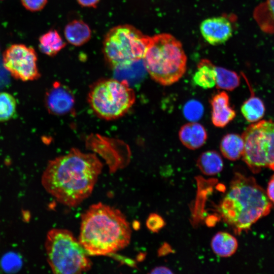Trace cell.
<instances>
[{
  "mask_svg": "<svg viewBox=\"0 0 274 274\" xmlns=\"http://www.w3.org/2000/svg\"><path fill=\"white\" fill-rule=\"evenodd\" d=\"M102 169V164L95 154L73 148L49 161L41 183L59 202L75 207L91 195Z\"/></svg>",
  "mask_w": 274,
  "mask_h": 274,
  "instance_id": "obj_1",
  "label": "cell"
},
{
  "mask_svg": "<svg viewBox=\"0 0 274 274\" xmlns=\"http://www.w3.org/2000/svg\"><path fill=\"white\" fill-rule=\"evenodd\" d=\"M129 223L118 209L98 202L81 216L79 241L88 255L107 256L128 245Z\"/></svg>",
  "mask_w": 274,
  "mask_h": 274,
  "instance_id": "obj_2",
  "label": "cell"
},
{
  "mask_svg": "<svg viewBox=\"0 0 274 274\" xmlns=\"http://www.w3.org/2000/svg\"><path fill=\"white\" fill-rule=\"evenodd\" d=\"M272 202L254 178L235 172L219 211L236 234L247 232L259 219L267 216Z\"/></svg>",
  "mask_w": 274,
  "mask_h": 274,
  "instance_id": "obj_3",
  "label": "cell"
},
{
  "mask_svg": "<svg viewBox=\"0 0 274 274\" xmlns=\"http://www.w3.org/2000/svg\"><path fill=\"white\" fill-rule=\"evenodd\" d=\"M143 60L151 78L163 86L178 81L186 70L187 56L182 45L168 33L151 37Z\"/></svg>",
  "mask_w": 274,
  "mask_h": 274,
  "instance_id": "obj_4",
  "label": "cell"
},
{
  "mask_svg": "<svg viewBox=\"0 0 274 274\" xmlns=\"http://www.w3.org/2000/svg\"><path fill=\"white\" fill-rule=\"evenodd\" d=\"M48 263L54 273L75 274L90 269L88 254L72 232L54 228L47 234L45 242Z\"/></svg>",
  "mask_w": 274,
  "mask_h": 274,
  "instance_id": "obj_5",
  "label": "cell"
},
{
  "mask_svg": "<svg viewBox=\"0 0 274 274\" xmlns=\"http://www.w3.org/2000/svg\"><path fill=\"white\" fill-rule=\"evenodd\" d=\"M151 37L133 26L118 25L111 28L103 41L105 58L111 67L129 65L143 59Z\"/></svg>",
  "mask_w": 274,
  "mask_h": 274,
  "instance_id": "obj_6",
  "label": "cell"
},
{
  "mask_svg": "<svg viewBox=\"0 0 274 274\" xmlns=\"http://www.w3.org/2000/svg\"><path fill=\"white\" fill-rule=\"evenodd\" d=\"M88 99L98 116L110 120L124 115L134 104L135 95L126 81L108 79L93 85Z\"/></svg>",
  "mask_w": 274,
  "mask_h": 274,
  "instance_id": "obj_7",
  "label": "cell"
},
{
  "mask_svg": "<svg viewBox=\"0 0 274 274\" xmlns=\"http://www.w3.org/2000/svg\"><path fill=\"white\" fill-rule=\"evenodd\" d=\"M242 136L243 161L254 174L263 168L274 170V120H261L250 125Z\"/></svg>",
  "mask_w": 274,
  "mask_h": 274,
  "instance_id": "obj_8",
  "label": "cell"
},
{
  "mask_svg": "<svg viewBox=\"0 0 274 274\" xmlns=\"http://www.w3.org/2000/svg\"><path fill=\"white\" fill-rule=\"evenodd\" d=\"M3 63L15 79L26 82L40 77L37 53L31 47L22 44L11 45L3 52Z\"/></svg>",
  "mask_w": 274,
  "mask_h": 274,
  "instance_id": "obj_9",
  "label": "cell"
},
{
  "mask_svg": "<svg viewBox=\"0 0 274 274\" xmlns=\"http://www.w3.org/2000/svg\"><path fill=\"white\" fill-rule=\"evenodd\" d=\"M199 28L203 39L212 45L225 43L231 37L233 31L232 22L224 16L204 19Z\"/></svg>",
  "mask_w": 274,
  "mask_h": 274,
  "instance_id": "obj_10",
  "label": "cell"
},
{
  "mask_svg": "<svg viewBox=\"0 0 274 274\" xmlns=\"http://www.w3.org/2000/svg\"><path fill=\"white\" fill-rule=\"evenodd\" d=\"M212 107L211 119L213 125L222 128L235 117V111L230 106L229 97L225 91L215 94L210 100Z\"/></svg>",
  "mask_w": 274,
  "mask_h": 274,
  "instance_id": "obj_11",
  "label": "cell"
},
{
  "mask_svg": "<svg viewBox=\"0 0 274 274\" xmlns=\"http://www.w3.org/2000/svg\"><path fill=\"white\" fill-rule=\"evenodd\" d=\"M45 103L49 112L59 115L71 110L74 99L72 95L64 87L56 84L47 93Z\"/></svg>",
  "mask_w": 274,
  "mask_h": 274,
  "instance_id": "obj_12",
  "label": "cell"
},
{
  "mask_svg": "<svg viewBox=\"0 0 274 274\" xmlns=\"http://www.w3.org/2000/svg\"><path fill=\"white\" fill-rule=\"evenodd\" d=\"M180 141L186 148L191 150L199 148L206 143L208 135L201 124L191 122L183 125L179 131Z\"/></svg>",
  "mask_w": 274,
  "mask_h": 274,
  "instance_id": "obj_13",
  "label": "cell"
},
{
  "mask_svg": "<svg viewBox=\"0 0 274 274\" xmlns=\"http://www.w3.org/2000/svg\"><path fill=\"white\" fill-rule=\"evenodd\" d=\"M64 36L66 41L75 46H80L91 38V31L89 26L81 20H74L66 25Z\"/></svg>",
  "mask_w": 274,
  "mask_h": 274,
  "instance_id": "obj_14",
  "label": "cell"
},
{
  "mask_svg": "<svg viewBox=\"0 0 274 274\" xmlns=\"http://www.w3.org/2000/svg\"><path fill=\"white\" fill-rule=\"evenodd\" d=\"M253 17L260 29L274 33V0H265L255 9Z\"/></svg>",
  "mask_w": 274,
  "mask_h": 274,
  "instance_id": "obj_15",
  "label": "cell"
},
{
  "mask_svg": "<svg viewBox=\"0 0 274 274\" xmlns=\"http://www.w3.org/2000/svg\"><path fill=\"white\" fill-rule=\"evenodd\" d=\"M216 65L209 59H201L193 76V82L203 89H209L216 85Z\"/></svg>",
  "mask_w": 274,
  "mask_h": 274,
  "instance_id": "obj_16",
  "label": "cell"
},
{
  "mask_svg": "<svg viewBox=\"0 0 274 274\" xmlns=\"http://www.w3.org/2000/svg\"><path fill=\"white\" fill-rule=\"evenodd\" d=\"M238 247L236 238L230 233L220 231L211 241V248L215 254L222 257L231 256L235 253Z\"/></svg>",
  "mask_w": 274,
  "mask_h": 274,
  "instance_id": "obj_17",
  "label": "cell"
},
{
  "mask_svg": "<svg viewBox=\"0 0 274 274\" xmlns=\"http://www.w3.org/2000/svg\"><path fill=\"white\" fill-rule=\"evenodd\" d=\"M244 143L242 135L228 133L224 135L220 142V149L224 157L231 161L239 159L243 155Z\"/></svg>",
  "mask_w": 274,
  "mask_h": 274,
  "instance_id": "obj_18",
  "label": "cell"
},
{
  "mask_svg": "<svg viewBox=\"0 0 274 274\" xmlns=\"http://www.w3.org/2000/svg\"><path fill=\"white\" fill-rule=\"evenodd\" d=\"M65 46V43L55 29L49 30L39 38L40 51L49 56L56 55Z\"/></svg>",
  "mask_w": 274,
  "mask_h": 274,
  "instance_id": "obj_19",
  "label": "cell"
},
{
  "mask_svg": "<svg viewBox=\"0 0 274 274\" xmlns=\"http://www.w3.org/2000/svg\"><path fill=\"white\" fill-rule=\"evenodd\" d=\"M197 166L204 175L211 176L221 172L223 168V162L220 155L216 151H206L199 156Z\"/></svg>",
  "mask_w": 274,
  "mask_h": 274,
  "instance_id": "obj_20",
  "label": "cell"
},
{
  "mask_svg": "<svg viewBox=\"0 0 274 274\" xmlns=\"http://www.w3.org/2000/svg\"><path fill=\"white\" fill-rule=\"evenodd\" d=\"M247 82L251 90V95L245 101L241 107V112L247 121L254 123L259 121L265 113V106L262 100L255 96L249 83Z\"/></svg>",
  "mask_w": 274,
  "mask_h": 274,
  "instance_id": "obj_21",
  "label": "cell"
},
{
  "mask_svg": "<svg viewBox=\"0 0 274 274\" xmlns=\"http://www.w3.org/2000/svg\"><path fill=\"white\" fill-rule=\"evenodd\" d=\"M216 72L217 88L232 91L239 86L240 77L235 72L217 66Z\"/></svg>",
  "mask_w": 274,
  "mask_h": 274,
  "instance_id": "obj_22",
  "label": "cell"
},
{
  "mask_svg": "<svg viewBox=\"0 0 274 274\" xmlns=\"http://www.w3.org/2000/svg\"><path fill=\"white\" fill-rule=\"evenodd\" d=\"M17 102L10 93L0 92V122H5L13 117L16 113Z\"/></svg>",
  "mask_w": 274,
  "mask_h": 274,
  "instance_id": "obj_23",
  "label": "cell"
},
{
  "mask_svg": "<svg viewBox=\"0 0 274 274\" xmlns=\"http://www.w3.org/2000/svg\"><path fill=\"white\" fill-rule=\"evenodd\" d=\"M22 259L21 256L14 252L5 254L0 260L2 269L7 273H16L22 267Z\"/></svg>",
  "mask_w": 274,
  "mask_h": 274,
  "instance_id": "obj_24",
  "label": "cell"
},
{
  "mask_svg": "<svg viewBox=\"0 0 274 274\" xmlns=\"http://www.w3.org/2000/svg\"><path fill=\"white\" fill-rule=\"evenodd\" d=\"M203 113V106L200 102L194 99L188 101L183 108L184 116L191 122H195L200 119Z\"/></svg>",
  "mask_w": 274,
  "mask_h": 274,
  "instance_id": "obj_25",
  "label": "cell"
},
{
  "mask_svg": "<svg viewBox=\"0 0 274 274\" xmlns=\"http://www.w3.org/2000/svg\"><path fill=\"white\" fill-rule=\"evenodd\" d=\"M165 225L162 217L156 213L149 215L146 220L147 228L153 232H158Z\"/></svg>",
  "mask_w": 274,
  "mask_h": 274,
  "instance_id": "obj_26",
  "label": "cell"
},
{
  "mask_svg": "<svg viewBox=\"0 0 274 274\" xmlns=\"http://www.w3.org/2000/svg\"><path fill=\"white\" fill-rule=\"evenodd\" d=\"M24 8L34 12L42 10L46 5L48 0H20Z\"/></svg>",
  "mask_w": 274,
  "mask_h": 274,
  "instance_id": "obj_27",
  "label": "cell"
},
{
  "mask_svg": "<svg viewBox=\"0 0 274 274\" xmlns=\"http://www.w3.org/2000/svg\"><path fill=\"white\" fill-rule=\"evenodd\" d=\"M266 192L269 200L274 203V174L268 183Z\"/></svg>",
  "mask_w": 274,
  "mask_h": 274,
  "instance_id": "obj_28",
  "label": "cell"
},
{
  "mask_svg": "<svg viewBox=\"0 0 274 274\" xmlns=\"http://www.w3.org/2000/svg\"><path fill=\"white\" fill-rule=\"evenodd\" d=\"M100 0H77L78 3L82 7L94 8L95 7Z\"/></svg>",
  "mask_w": 274,
  "mask_h": 274,
  "instance_id": "obj_29",
  "label": "cell"
},
{
  "mask_svg": "<svg viewBox=\"0 0 274 274\" xmlns=\"http://www.w3.org/2000/svg\"><path fill=\"white\" fill-rule=\"evenodd\" d=\"M150 273H173V272L168 267L165 266H158L153 268Z\"/></svg>",
  "mask_w": 274,
  "mask_h": 274,
  "instance_id": "obj_30",
  "label": "cell"
}]
</instances>
